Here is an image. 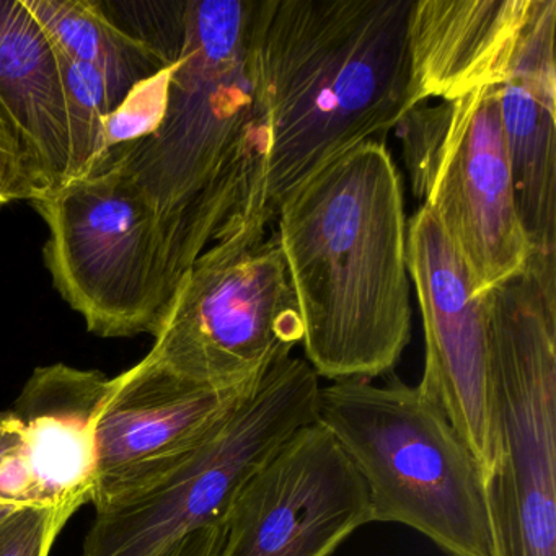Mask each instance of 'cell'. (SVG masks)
Segmentation results:
<instances>
[{
  "mask_svg": "<svg viewBox=\"0 0 556 556\" xmlns=\"http://www.w3.org/2000/svg\"><path fill=\"white\" fill-rule=\"evenodd\" d=\"M265 0L185 2L167 110L152 135L110 152L164 233L168 304L211 243L273 224L258 38ZM103 165V167H105Z\"/></svg>",
  "mask_w": 556,
  "mask_h": 556,
  "instance_id": "obj_1",
  "label": "cell"
},
{
  "mask_svg": "<svg viewBox=\"0 0 556 556\" xmlns=\"http://www.w3.org/2000/svg\"><path fill=\"white\" fill-rule=\"evenodd\" d=\"M275 237L318 377L374 380L412 338L402 177L383 141L341 155L276 210Z\"/></svg>",
  "mask_w": 556,
  "mask_h": 556,
  "instance_id": "obj_2",
  "label": "cell"
},
{
  "mask_svg": "<svg viewBox=\"0 0 556 556\" xmlns=\"http://www.w3.org/2000/svg\"><path fill=\"white\" fill-rule=\"evenodd\" d=\"M413 0H265L258 38L268 115L266 200L279 204L415 109Z\"/></svg>",
  "mask_w": 556,
  "mask_h": 556,
  "instance_id": "obj_3",
  "label": "cell"
},
{
  "mask_svg": "<svg viewBox=\"0 0 556 556\" xmlns=\"http://www.w3.org/2000/svg\"><path fill=\"white\" fill-rule=\"evenodd\" d=\"M496 464L493 556H556V256L483 294Z\"/></svg>",
  "mask_w": 556,
  "mask_h": 556,
  "instance_id": "obj_4",
  "label": "cell"
},
{
  "mask_svg": "<svg viewBox=\"0 0 556 556\" xmlns=\"http://www.w3.org/2000/svg\"><path fill=\"white\" fill-rule=\"evenodd\" d=\"M317 421L359 471L372 522L409 527L448 556H493L480 465L421 387L340 380L320 387Z\"/></svg>",
  "mask_w": 556,
  "mask_h": 556,
  "instance_id": "obj_5",
  "label": "cell"
},
{
  "mask_svg": "<svg viewBox=\"0 0 556 556\" xmlns=\"http://www.w3.org/2000/svg\"><path fill=\"white\" fill-rule=\"evenodd\" d=\"M320 387L307 361H278L159 480L96 509L83 556H165L191 533L224 526L247 481L317 421Z\"/></svg>",
  "mask_w": 556,
  "mask_h": 556,
  "instance_id": "obj_6",
  "label": "cell"
},
{
  "mask_svg": "<svg viewBox=\"0 0 556 556\" xmlns=\"http://www.w3.org/2000/svg\"><path fill=\"white\" fill-rule=\"evenodd\" d=\"M304 325L275 233L250 229L214 243L187 273L149 356L213 389L255 383L291 356Z\"/></svg>",
  "mask_w": 556,
  "mask_h": 556,
  "instance_id": "obj_7",
  "label": "cell"
},
{
  "mask_svg": "<svg viewBox=\"0 0 556 556\" xmlns=\"http://www.w3.org/2000/svg\"><path fill=\"white\" fill-rule=\"evenodd\" d=\"M50 237L54 289L100 338L154 337L167 311L164 233L151 201L118 165L30 201Z\"/></svg>",
  "mask_w": 556,
  "mask_h": 556,
  "instance_id": "obj_8",
  "label": "cell"
},
{
  "mask_svg": "<svg viewBox=\"0 0 556 556\" xmlns=\"http://www.w3.org/2000/svg\"><path fill=\"white\" fill-rule=\"evenodd\" d=\"M497 87L434 106L422 103L395 126L416 198L434 214L483 294L522 271L530 255Z\"/></svg>",
  "mask_w": 556,
  "mask_h": 556,
  "instance_id": "obj_9",
  "label": "cell"
},
{
  "mask_svg": "<svg viewBox=\"0 0 556 556\" xmlns=\"http://www.w3.org/2000/svg\"><path fill=\"white\" fill-rule=\"evenodd\" d=\"M370 522L359 471L314 421L294 432L240 490L217 556H331Z\"/></svg>",
  "mask_w": 556,
  "mask_h": 556,
  "instance_id": "obj_10",
  "label": "cell"
},
{
  "mask_svg": "<svg viewBox=\"0 0 556 556\" xmlns=\"http://www.w3.org/2000/svg\"><path fill=\"white\" fill-rule=\"evenodd\" d=\"M406 266L425 331L422 392L438 403L480 465L484 484L496 464L483 292L426 206L406 220Z\"/></svg>",
  "mask_w": 556,
  "mask_h": 556,
  "instance_id": "obj_11",
  "label": "cell"
},
{
  "mask_svg": "<svg viewBox=\"0 0 556 556\" xmlns=\"http://www.w3.org/2000/svg\"><path fill=\"white\" fill-rule=\"evenodd\" d=\"M253 386V383H252ZM252 386L213 389L146 356L110 379L96 419V509L144 490L197 447Z\"/></svg>",
  "mask_w": 556,
  "mask_h": 556,
  "instance_id": "obj_12",
  "label": "cell"
},
{
  "mask_svg": "<svg viewBox=\"0 0 556 556\" xmlns=\"http://www.w3.org/2000/svg\"><path fill=\"white\" fill-rule=\"evenodd\" d=\"M109 382L66 364L35 369L11 409L18 442L0 457V503L73 513L92 503L96 419Z\"/></svg>",
  "mask_w": 556,
  "mask_h": 556,
  "instance_id": "obj_13",
  "label": "cell"
},
{
  "mask_svg": "<svg viewBox=\"0 0 556 556\" xmlns=\"http://www.w3.org/2000/svg\"><path fill=\"white\" fill-rule=\"evenodd\" d=\"M556 2L532 0L500 93L517 213L530 255L556 256Z\"/></svg>",
  "mask_w": 556,
  "mask_h": 556,
  "instance_id": "obj_14",
  "label": "cell"
},
{
  "mask_svg": "<svg viewBox=\"0 0 556 556\" xmlns=\"http://www.w3.org/2000/svg\"><path fill=\"white\" fill-rule=\"evenodd\" d=\"M532 0H413V105L501 86Z\"/></svg>",
  "mask_w": 556,
  "mask_h": 556,
  "instance_id": "obj_15",
  "label": "cell"
},
{
  "mask_svg": "<svg viewBox=\"0 0 556 556\" xmlns=\"http://www.w3.org/2000/svg\"><path fill=\"white\" fill-rule=\"evenodd\" d=\"M0 102L37 168L40 197L63 187L70 123L60 58L24 0H0Z\"/></svg>",
  "mask_w": 556,
  "mask_h": 556,
  "instance_id": "obj_16",
  "label": "cell"
},
{
  "mask_svg": "<svg viewBox=\"0 0 556 556\" xmlns=\"http://www.w3.org/2000/svg\"><path fill=\"white\" fill-rule=\"evenodd\" d=\"M58 53L102 74L116 105L139 84L148 83L175 61L110 17L92 0H24Z\"/></svg>",
  "mask_w": 556,
  "mask_h": 556,
  "instance_id": "obj_17",
  "label": "cell"
},
{
  "mask_svg": "<svg viewBox=\"0 0 556 556\" xmlns=\"http://www.w3.org/2000/svg\"><path fill=\"white\" fill-rule=\"evenodd\" d=\"M58 58L70 123V168L66 180L70 184L97 174L106 164L110 154L106 122L118 105L99 71L67 60L60 53Z\"/></svg>",
  "mask_w": 556,
  "mask_h": 556,
  "instance_id": "obj_18",
  "label": "cell"
},
{
  "mask_svg": "<svg viewBox=\"0 0 556 556\" xmlns=\"http://www.w3.org/2000/svg\"><path fill=\"white\" fill-rule=\"evenodd\" d=\"M174 64L148 83L139 84L110 115L106 122V146L110 152L152 135L161 125L167 110L168 84Z\"/></svg>",
  "mask_w": 556,
  "mask_h": 556,
  "instance_id": "obj_19",
  "label": "cell"
},
{
  "mask_svg": "<svg viewBox=\"0 0 556 556\" xmlns=\"http://www.w3.org/2000/svg\"><path fill=\"white\" fill-rule=\"evenodd\" d=\"M74 514L67 509H15L0 522V556H50Z\"/></svg>",
  "mask_w": 556,
  "mask_h": 556,
  "instance_id": "obj_20",
  "label": "cell"
},
{
  "mask_svg": "<svg viewBox=\"0 0 556 556\" xmlns=\"http://www.w3.org/2000/svg\"><path fill=\"white\" fill-rule=\"evenodd\" d=\"M37 168L17 126L0 102V207L40 197Z\"/></svg>",
  "mask_w": 556,
  "mask_h": 556,
  "instance_id": "obj_21",
  "label": "cell"
},
{
  "mask_svg": "<svg viewBox=\"0 0 556 556\" xmlns=\"http://www.w3.org/2000/svg\"><path fill=\"white\" fill-rule=\"evenodd\" d=\"M224 540V526L207 527L181 540L165 556H217Z\"/></svg>",
  "mask_w": 556,
  "mask_h": 556,
  "instance_id": "obj_22",
  "label": "cell"
},
{
  "mask_svg": "<svg viewBox=\"0 0 556 556\" xmlns=\"http://www.w3.org/2000/svg\"><path fill=\"white\" fill-rule=\"evenodd\" d=\"M18 442V426L11 412H0V457Z\"/></svg>",
  "mask_w": 556,
  "mask_h": 556,
  "instance_id": "obj_23",
  "label": "cell"
},
{
  "mask_svg": "<svg viewBox=\"0 0 556 556\" xmlns=\"http://www.w3.org/2000/svg\"><path fill=\"white\" fill-rule=\"evenodd\" d=\"M14 507L5 506V504L0 503V522L9 516V514L14 513Z\"/></svg>",
  "mask_w": 556,
  "mask_h": 556,
  "instance_id": "obj_24",
  "label": "cell"
}]
</instances>
